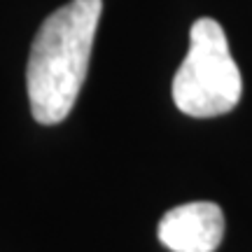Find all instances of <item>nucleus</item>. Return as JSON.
<instances>
[{
    "label": "nucleus",
    "mask_w": 252,
    "mask_h": 252,
    "mask_svg": "<svg viewBox=\"0 0 252 252\" xmlns=\"http://www.w3.org/2000/svg\"><path fill=\"white\" fill-rule=\"evenodd\" d=\"M159 241L171 252H215L224 238V215L213 201L171 208L159 222Z\"/></svg>",
    "instance_id": "obj_3"
},
{
    "label": "nucleus",
    "mask_w": 252,
    "mask_h": 252,
    "mask_svg": "<svg viewBox=\"0 0 252 252\" xmlns=\"http://www.w3.org/2000/svg\"><path fill=\"white\" fill-rule=\"evenodd\" d=\"M243 94L224 28L215 19L201 17L189 31V52L173 77V103L189 117L208 119L226 115Z\"/></svg>",
    "instance_id": "obj_2"
},
{
    "label": "nucleus",
    "mask_w": 252,
    "mask_h": 252,
    "mask_svg": "<svg viewBox=\"0 0 252 252\" xmlns=\"http://www.w3.org/2000/svg\"><path fill=\"white\" fill-rule=\"evenodd\" d=\"M103 0H70L42 21L31 45L26 89L31 112L45 126L61 124L80 96Z\"/></svg>",
    "instance_id": "obj_1"
}]
</instances>
